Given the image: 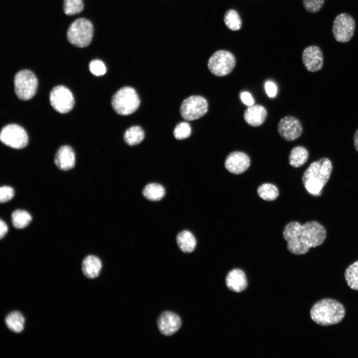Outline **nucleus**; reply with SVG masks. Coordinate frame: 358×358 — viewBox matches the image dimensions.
<instances>
[{"instance_id": "f257e3e1", "label": "nucleus", "mask_w": 358, "mask_h": 358, "mask_svg": "<svg viewBox=\"0 0 358 358\" xmlns=\"http://www.w3.org/2000/svg\"><path fill=\"white\" fill-rule=\"evenodd\" d=\"M283 236L287 242V248L292 254L300 255L307 253L311 248L321 245L327 237L325 227L315 220L301 225L291 221L285 226Z\"/></svg>"}, {"instance_id": "f03ea898", "label": "nucleus", "mask_w": 358, "mask_h": 358, "mask_svg": "<svg viewBox=\"0 0 358 358\" xmlns=\"http://www.w3.org/2000/svg\"><path fill=\"white\" fill-rule=\"evenodd\" d=\"M333 170L331 160L323 157L313 162L304 172L302 181L310 194L318 196L329 181Z\"/></svg>"}, {"instance_id": "7ed1b4c3", "label": "nucleus", "mask_w": 358, "mask_h": 358, "mask_svg": "<svg viewBox=\"0 0 358 358\" xmlns=\"http://www.w3.org/2000/svg\"><path fill=\"white\" fill-rule=\"evenodd\" d=\"M345 313L344 306L331 298H324L317 301L310 311L311 319L316 324L323 326L340 323L344 318Z\"/></svg>"}, {"instance_id": "20e7f679", "label": "nucleus", "mask_w": 358, "mask_h": 358, "mask_svg": "<svg viewBox=\"0 0 358 358\" xmlns=\"http://www.w3.org/2000/svg\"><path fill=\"white\" fill-rule=\"evenodd\" d=\"M140 103L136 90L131 87H125L113 95L111 105L115 111L121 115H128L137 110Z\"/></svg>"}, {"instance_id": "39448f33", "label": "nucleus", "mask_w": 358, "mask_h": 358, "mask_svg": "<svg viewBox=\"0 0 358 358\" xmlns=\"http://www.w3.org/2000/svg\"><path fill=\"white\" fill-rule=\"evenodd\" d=\"M92 34L93 26L91 22L87 19L81 18L71 24L67 31V38L72 44L84 47L90 44Z\"/></svg>"}, {"instance_id": "423d86ee", "label": "nucleus", "mask_w": 358, "mask_h": 358, "mask_svg": "<svg viewBox=\"0 0 358 358\" xmlns=\"http://www.w3.org/2000/svg\"><path fill=\"white\" fill-rule=\"evenodd\" d=\"M236 59L230 52L220 50L215 52L209 58L207 66L210 72L217 77L228 75L233 70Z\"/></svg>"}, {"instance_id": "0eeeda50", "label": "nucleus", "mask_w": 358, "mask_h": 358, "mask_svg": "<svg viewBox=\"0 0 358 358\" xmlns=\"http://www.w3.org/2000/svg\"><path fill=\"white\" fill-rule=\"evenodd\" d=\"M14 84L15 92L18 98L26 100L31 99L36 93L38 81L31 71L24 70L15 75Z\"/></svg>"}, {"instance_id": "6e6552de", "label": "nucleus", "mask_w": 358, "mask_h": 358, "mask_svg": "<svg viewBox=\"0 0 358 358\" xmlns=\"http://www.w3.org/2000/svg\"><path fill=\"white\" fill-rule=\"evenodd\" d=\"M208 107L206 98L200 95H192L183 100L180 112L184 119L193 120L204 116L207 112Z\"/></svg>"}, {"instance_id": "1a4fd4ad", "label": "nucleus", "mask_w": 358, "mask_h": 358, "mask_svg": "<svg viewBox=\"0 0 358 358\" xmlns=\"http://www.w3.org/2000/svg\"><path fill=\"white\" fill-rule=\"evenodd\" d=\"M356 28L354 18L347 13H341L334 19L332 32L335 40L341 43L349 41L353 37Z\"/></svg>"}, {"instance_id": "9d476101", "label": "nucleus", "mask_w": 358, "mask_h": 358, "mask_svg": "<svg viewBox=\"0 0 358 358\" xmlns=\"http://www.w3.org/2000/svg\"><path fill=\"white\" fill-rule=\"evenodd\" d=\"M1 142L12 148L19 149L24 148L28 141L25 130L20 125L10 124L3 127L0 134Z\"/></svg>"}, {"instance_id": "9b49d317", "label": "nucleus", "mask_w": 358, "mask_h": 358, "mask_svg": "<svg viewBox=\"0 0 358 358\" xmlns=\"http://www.w3.org/2000/svg\"><path fill=\"white\" fill-rule=\"evenodd\" d=\"M49 99L53 108L61 113H66L71 111L75 104L72 92L63 86L54 87L50 93Z\"/></svg>"}, {"instance_id": "f8f14e48", "label": "nucleus", "mask_w": 358, "mask_h": 358, "mask_svg": "<svg viewBox=\"0 0 358 358\" xmlns=\"http://www.w3.org/2000/svg\"><path fill=\"white\" fill-rule=\"evenodd\" d=\"M277 131L282 138L293 141L299 138L303 133V127L300 120L292 116L282 118L277 125Z\"/></svg>"}, {"instance_id": "ddd939ff", "label": "nucleus", "mask_w": 358, "mask_h": 358, "mask_svg": "<svg viewBox=\"0 0 358 358\" xmlns=\"http://www.w3.org/2000/svg\"><path fill=\"white\" fill-rule=\"evenodd\" d=\"M302 60L304 66L309 72H318L323 68V54L318 46L311 45L306 47L302 53Z\"/></svg>"}, {"instance_id": "4468645a", "label": "nucleus", "mask_w": 358, "mask_h": 358, "mask_svg": "<svg viewBox=\"0 0 358 358\" xmlns=\"http://www.w3.org/2000/svg\"><path fill=\"white\" fill-rule=\"evenodd\" d=\"M250 159L246 153L234 151L228 155L224 165L228 172L238 175L245 172L250 167Z\"/></svg>"}, {"instance_id": "2eb2a0df", "label": "nucleus", "mask_w": 358, "mask_h": 358, "mask_svg": "<svg viewBox=\"0 0 358 358\" xmlns=\"http://www.w3.org/2000/svg\"><path fill=\"white\" fill-rule=\"evenodd\" d=\"M181 321L176 314L166 311L162 313L158 320V326L160 332L165 336H171L180 328Z\"/></svg>"}, {"instance_id": "dca6fc26", "label": "nucleus", "mask_w": 358, "mask_h": 358, "mask_svg": "<svg viewBox=\"0 0 358 358\" xmlns=\"http://www.w3.org/2000/svg\"><path fill=\"white\" fill-rule=\"evenodd\" d=\"M75 154L73 149L69 146H63L57 151L54 162L57 167L63 171L73 168L75 165Z\"/></svg>"}, {"instance_id": "f3484780", "label": "nucleus", "mask_w": 358, "mask_h": 358, "mask_svg": "<svg viewBox=\"0 0 358 358\" xmlns=\"http://www.w3.org/2000/svg\"><path fill=\"white\" fill-rule=\"evenodd\" d=\"M267 117L265 107L260 104L249 106L244 113V119L250 126L258 127L262 125Z\"/></svg>"}, {"instance_id": "a211bd4d", "label": "nucleus", "mask_w": 358, "mask_h": 358, "mask_svg": "<svg viewBox=\"0 0 358 358\" xmlns=\"http://www.w3.org/2000/svg\"><path fill=\"white\" fill-rule=\"evenodd\" d=\"M226 284L228 288L235 292H240L247 286V280L244 271L239 269H234L227 275Z\"/></svg>"}, {"instance_id": "6ab92c4d", "label": "nucleus", "mask_w": 358, "mask_h": 358, "mask_svg": "<svg viewBox=\"0 0 358 358\" xmlns=\"http://www.w3.org/2000/svg\"><path fill=\"white\" fill-rule=\"evenodd\" d=\"M100 260L94 256H89L85 258L82 263V270L84 275L88 278L97 277L101 269Z\"/></svg>"}, {"instance_id": "aec40b11", "label": "nucleus", "mask_w": 358, "mask_h": 358, "mask_svg": "<svg viewBox=\"0 0 358 358\" xmlns=\"http://www.w3.org/2000/svg\"><path fill=\"white\" fill-rule=\"evenodd\" d=\"M309 158L308 150L302 146L293 147L288 157L289 165L294 168H298L306 163Z\"/></svg>"}, {"instance_id": "412c9836", "label": "nucleus", "mask_w": 358, "mask_h": 358, "mask_svg": "<svg viewBox=\"0 0 358 358\" xmlns=\"http://www.w3.org/2000/svg\"><path fill=\"white\" fill-rule=\"evenodd\" d=\"M177 242L179 248L184 253L193 252L196 245L194 236L187 230H184L178 234Z\"/></svg>"}, {"instance_id": "4be33fe9", "label": "nucleus", "mask_w": 358, "mask_h": 358, "mask_svg": "<svg viewBox=\"0 0 358 358\" xmlns=\"http://www.w3.org/2000/svg\"><path fill=\"white\" fill-rule=\"evenodd\" d=\"M5 322L7 327L13 332L20 333L24 328V317L18 311L9 313L6 317Z\"/></svg>"}, {"instance_id": "5701e85b", "label": "nucleus", "mask_w": 358, "mask_h": 358, "mask_svg": "<svg viewBox=\"0 0 358 358\" xmlns=\"http://www.w3.org/2000/svg\"><path fill=\"white\" fill-rule=\"evenodd\" d=\"M144 136V132L141 127L133 126L126 130L124 134V139L127 144L133 146L140 143Z\"/></svg>"}, {"instance_id": "b1692460", "label": "nucleus", "mask_w": 358, "mask_h": 358, "mask_svg": "<svg viewBox=\"0 0 358 358\" xmlns=\"http://www.w3.org/2000/svg\"><path fill=\"white\" fill-rule=\"evenodd\" d=\"M144 197L151 201H158L163 198L165 194L164 187L157 183H151L146 185L143 189Z\"/></svg>"}, {"instance_id": "393cba45", "label": "nucleus", "mask_w": 358, "mask_h": 358, "mask_svg": "<svg viewBox=\"0 0 358 358\" xmlns=\"http://www.w3.org/2000/svg\"><path fill=\"white\" fill-rule=\"evenodd\" d=\"M31 220V215L24 210H16L11 214V221L13 225L17 229L25 227L30 223Z\"/></svg>"}, {"instance_id": "a878e982", "label": "nucleus", "mask_w": 358, "mask_h": 358, "mask_svg": "<svg viewBox=\"0 0 358 358\" xmlns=\"http://www.w3.org/2000/svg\"><path fill=\"white\" fill-rule=\"evenodd\" d=\"M224 22L231 30L237 31L242 26V21L238 12L233 9L227 10L224 16Z\"/></svg>"}, {"instance_id": "bb28decb", "label": "nucleus", "mask_w": 358, "mask_h": 358, "mask_svg": "<svg viewBox=\"0 0 358 358\" xmlns=\"http://www.w3.org/2000/svg\"><path fill=\"white\" fill-rule=\"evenodd\" d=\"M345 278L348 285L351 289L358 290V261L347 268Z\"/></svg>"}, {"instance_id": "cd10ccee", "label": "nucleus", "mask_w": 358, "mask_h": 358, "mask_svg": "<svg viewBox=\"0 0 358 358\" xmlns=\"http://www.w3.org/2000/svg\"><path fill=\"white\" fill-rule=\"evenodd\" d=\"M259 196L264 200L272 201L279 194L277 188L273 184L265 183L261 184L257 189Z\"/></svg>"}, {"instance_id": "c85d7f7f", "label": "nucleus", "mask_w": 358, "mask_h": 358, "mask_svg": "<svg viewBox=\"0 0 358 358\" xmlns=\"http://www.w3.org/2000/svg\"><path fill=\"white\" fill-rule=\"evenodd\" d=\"M84 8L83 0H64V10L67 15H74L81 12Z\"/></svg>"}, {"instance_id": "c756f323", "label": "nucleus", "mask_w": 358, "mask_h": 358, "mask_svg": "<svg viewBox=\"0 0 358 358\" xmlns=\"http://www.w3.org/2000/svg\"><path fill=\"white\" fill-rule=\"evenodd\" d=\"M191 133L189 124L182 122L177 125L174 130V135L178 140H181L189 137Z\"/></svg>"}, {"instance_id": "7c9ffc66", "label": "nucleus", "mask_w": 358, "mask_h": 358, "mask_svg": "<svg viewBox=\"0 0 358 358\" xmlns=\"http://www.w3.org/2000/svg\"><path fill=\"white\" fill-rule=\"evenodd\" d=\"M303 5L306 11L316 13L323 7L325 0H302Z\"/></svg>"}, {"instance_id": "2f4dec72", "label": "nucleus", "mask_w": 358, "mask_h": 358, "mask_svg": "<svg viewBox=\"0 0 358 358\" xmlns=\"http://www.w3.org/2000/svg\"><path fill=\"white\" fill-rule=\"evenodd\" d=\"M89 69L90 72L96 76L103 75L106 72L104 63L99 60L91 61L89 64Z\"/></svg>"}, {"instance_id": "473e14b6", "label": "nucleus", "mask_w": 358, "mask_h": 358, "mask_svg": "<svg viewBox=\"0 0 358 358\" xmlns=\"http://www.w3.org/2000/svg\"><path fill=\"white\" fill-rule=\"evenodd\" d=\"M14 196L13 189L9 186H2L0 188V201L1 203L5 202Z\"/></svg>"}, {"instance_id": "72a5a7b5", "label": "nucleus", "mask_w": 358, "mask_h": 358, "mask_svg": "<svg viewBox=\"0 0 358 358\" xmlns=\"http://www.w3.org/2000/svg\"><path fill=\"white\" fill-rule=\"evenodd\" d=\"M266 93L269 97H274L277 93V87L275 84L270 81L266 82L265 85Z\"/></svg>"}, {"instance_id": "f704fd0d", "label": "nucleus", "mask_w": 358, "mask_h": 358, "mask_svg": "<svg viewBox=\"0 0 358 358\" xmlns=\"http://www.w3.org/2000/svg\"><path fill=\"white\" fill-rule=\"evenodd\" d=\"M240 97L242 102L246 105L249 106L254 105V100L249 92H242L240 94Z\"/></svg>"}, {"instance_id": "c9c22d12", "label": "nucleus", "mask_w": 358, "mask_h": 358, "mask_svg": "<svg viewBox=\"0 0 358 358\" xmlns=\"http://www.w3.org/2000/svg\"><path fill=\"white\" fill-rule=\"evenodd\" d=\"M8 231V227L5 222L2 219L0 221V238L2 239Z\"/></svg>"}, {"instance_id": "e433bc0d", "label": "nucleus", "mask_w": 358, "mask_h": 358, "mask_svg": "<svg viewBox=\"0 0 358 358\" xmlns=\"http://www.w3.org/2000/svg\"><path fill=\"white\" fill-rule=\"evenodd\" d=\"M354 144L355 149L358 152V129L354 135Z\"/></svg>"}]
</instances>
